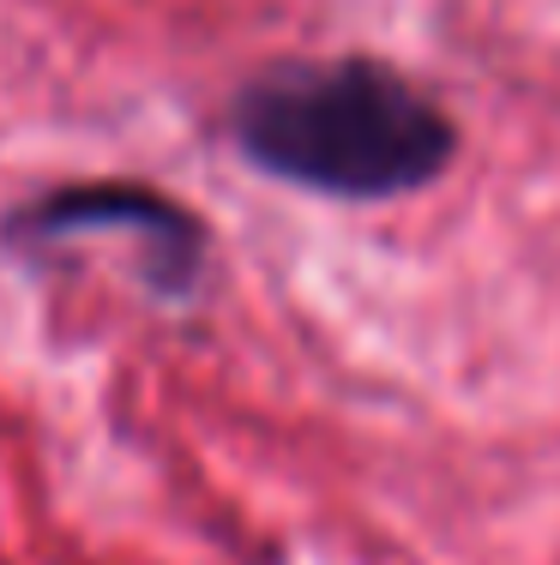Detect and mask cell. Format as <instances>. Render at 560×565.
I'll return each mask as SVG.
<instances>
[{
	"instance_id": "obj_2",
	"label": "cell",
	"mask_w": 560,
	"mask_h": 565,
	"mask_svg": "<svg viewBox=\"0 0 560 565\" xmlns=\"http://www.w3.org/2000/svg\"><path fill=\"white\" fill-rule=\"evenodd\" d=\"M91 235L133 241V271L157 301H193L199 282H205V259H211L205 223L151 181L49 186L43 199H24L0 217V241L12 253L73 247V241H91Z\"/></svg>"
},
{
	"instance_id": "obj_1",
	"label": "cell",
	"mask_w": 560,
	"mask_h": 565,
	"mask_svg": "<svg viewBox=\"0 0 560 565\" xmlns=\"http://www.w3.org/2000/svg\"><path fill=\"white\" fill-rule=\"evenodd\" d=\"M230 139L260 174L344 205L410 199L464 151L434 90L373 55L260 66L230 103Z\"/></svg>"
}]
</instances>
